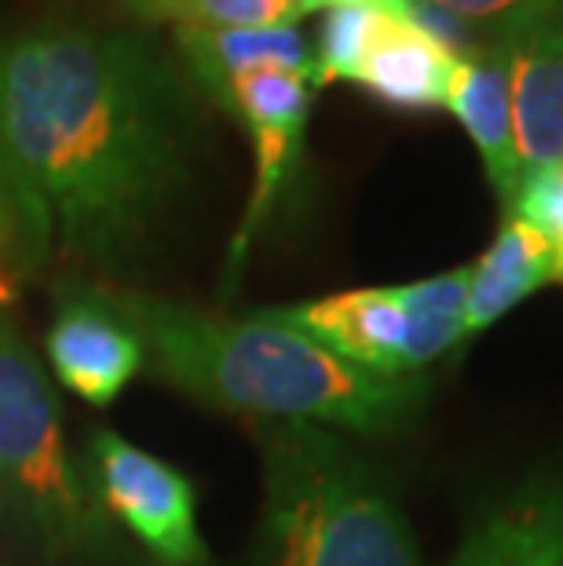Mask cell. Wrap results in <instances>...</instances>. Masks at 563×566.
Returning a JSON list of instances; mask_svg holds the SVG:
<instances>
[{"mask_svg":"<svg viewBox=\"0 0 563 566\" xmlns=\"http://www.w3.org/2000/svg\"><path fill=\"white\" fill-rule=\"evenodd\" d=\"M0 490L55 548L103 537V504L66 450L52 380L8 325L0 329Z\"/></svg>","mask_w":563,"mask_h":566,"instance_id":"obj_5","label":"cell"},{"mask_svg":"<svg viewBox=\"0 0 563 566\" xmlns=\"http://www.w3.org/2000/svg\"><path fill=\"white\" fill-rule=\"evenodd\" d=\"M176 48L195 81L209 92V99H220L234 77L260 74V70L311 77V44L296 27L176 30Z\"/></svg>","mask_w":563,"mask_h":566,"instance_id":"obj_13","label":"cell"},{"mask_svg":"<svg viewBox=\"0 0 563 566\" xmlns=\"http://www.w3.org/2000/svg\"><path fill=\"white\" fill-rule=\"evenodd\" d=\"M128 4H136V0H128Z\"/></svg>","mask_w":563,"mask_h":566,"instance_id":"obj_22","label":"cell"},{"mask_svg":"<svg viewBox=\"0 0 563 566\" xmlns=\"http://www.w3.org/2000/svg\"><path fill=\"white\" fill-rule=\"evenodd\" d=\"M453 566H563V479H534L483 512Z\"/></svg>","mask_w":563,"mask_h":566,"instance_id":"obj_11","label":"cell"},{"mask_svg":"<svg viewBox=\"0 0 563 566\" xmlns=\"http://www.w3.org/2000/svg\"><path fill=\"white\" fill-rule=\"evenodd\" d=\"M319 44L311 48V88H326L337 81H355L369 48L385 33L395 11H385L369 0H333L322 8Z\"/></svg>","mask_w":563,"mask_h":566,"instance_id":"obj_15","label":"cell"},{"mask_svg":"<svg viewBox=\"0 0 563 566\" xmlns=\"http://www.w3.org/2000/svg\"><path fill=\"white\" fill-rule=\"evenodd\" d=\"M11 256H15V205L0 176V307L19 296V274L11 268Z\"/></svg>","mask_w":563,"mask_h":566,"instance_id":"obj_19","label":"cell"},{"mask_svg":"<svg viewBox=\"0 0 563 566\" xmlns=\"http://www.w3.org/2000/svg\"><path fill=\"white\" fill-rule=\"evenodd\" d=\"M190 111L132 33L38 22L0 38V176L38 252L132 260L187 184Z\"/></svg>","mask_w":563,"mask_h":566,"instance_id":"obj_1","label":"cell"},{"mask_svg":"<svg viewBox=\"0 0 563 566\" xmlns=\"http://www.w3.org/2000/svg\"><path fill=\"white\" fill-rule=\"evenodd\" d=\"M450 70V52H442L432 38H425L410 19L392 15L385 33L369 48L355 84H363L377 103L392 106V111L421 114L439 111L447 103Z\"/></svg>","mask_w":563,"mask_h":566,"instance_id":"obj_14","label":"cell"},{"mask_svg":"<svg viewBox=\"0 0 563 566\" xmlns=\"http://www.w3.org/2000/svg\"><path fill=\"white\" fill-rule=\"evenodd\" d=\"M447 111L458 117L465 136L479 150L483 172L494 187L498 201L512 205L520 195L523 168L517 158V128H512V88H509V52H487L453 59L447 84Z\"/></svg>","mask_w":563,"mask_h":566,"instance_id":"obj_9","label":"cell"},{"mask_svg":"<svg viewBox=\"0 0 563 566\" xmlns=\"http://www.w3.org/2000/svg\"><path fill=\"white\" fill-rule=\"evenodd\" d=\"M311 77L285 74V70H260V74L234 77L220 95V106L238 117L253 143V195H249L246 216L231 238V256H227L223 293H231L242 271V260L260 227L268 223L274 205L293 187L296 168L304 154V132L311 114Z\"/></svg>","mask_w":563,"mask_h":566,"instance_id":"obj_6","label":"cell"},{"mask_svg":"<svg viewBox=\"0 0 563 566\" xmlns=\"http://www.w3.org/2000/svg\"><path fill=\"white\" fill-rule=\"evenodd\" d=\"M465 296L469 268H453L421 282L347 289L307 304L268 307L263 315L307 333L374 377L406 380L465 344Z\"/></svg>","mask_w":563,"mask_h":566,"instance_id":"obj_4","label":"cell"},{"mask_svg":"<svg viewBox=\"0 0 563 566\" xmlns=\"http://www.w3.org/2000/svg\"><path fill=\"white\" fill-rule=\"evenodd\" d=\"M92 464L103 512L117 515L150 548L154 559L165 566L209 563V548L195 520V486L184 472L117 431H95Z\"/></svg>","mask_w":563,"mask_h":566,"instance_id":"obj_7","label":"cell"},{"mask_svg":"<svg viewBox=\"0 0 563 566\" xmlns=\"http://www.w3.org/2000/svg\"><path fill=\"white\" fill-rule=\"evenodd\" d=\"M48 363L66 391L92 406H111L143 369L147 352L117 293L77 285L59 300L48 329Z\"/></svg>","mask_w":563,"mask_h":566,"instance_id":"obj_8","label":"cell"},{"mask_svg":"<svg viewBox=\"0 0 563 566\" xmlns=\"http://www.w3.org/2000/svg\"><path fill=\"white\" fill-rule=\"evenodd\" d=\"M509 216H520L545 238L553 252V282L563 285V165L526 176Z\"/></svg>","mask_w":563,"mask_h":566,"instance_id":"obj_18","label":"cell"},{"mask_svg":"<svg viewBox=\"0 0 563 566\" xmlns=\"http://www.w3.org/2000/svg\"><path fill=\"white\" fill-rule=\"evenodd\" d=\"M117 300L150 366L190 399L227 413L377 436L406 424L425 402L421 377H374L263 311L223 318L143 293Z\"/></svg>","mask_w":563,"mask_h":566,"instance_id":"obj_2","label":"cell"},{"mask_svg":"<svg viewBox=\"0 0 563 566\" xmlns=\"http://www.w3.org/2000/svg\"><path fill=\"white\" fill-rule=\"evenodd\" d=\"M465 22L487 48H509L534 30L563 22V0H432Z\"/></svg>","mask_w":563,"mask_h":566,"instance_id":"obj_17","label":"cell"},{"mask_svg":"<svg viewBox=\"0 0 563 566\" xmlns=\"http://www.w3.org/2000/svg\"><path fill=\"white\" fill-rule=\"evenodd\" d=\"M139 19L173 22L176 30H257L296 27L307 15V0H136Z\"/></svg>","mask_w":563,"mask_h":566,"instance_id":"obj_16","label":"cell"},{"mask_svg":"<svg viewBox=\"0 0 563 566\" xmlns=\"http://www.w3.org/2000/svg\"><path fill=\"white\" fill-rule=\"evenodd\" d=\"M307 4H311V11H315V8H326V4H333V0H307Z\"/></svg>","mask_w":563,"mask_h":566,"instance_id":"obj_21","label":"cell"},{"mask_svg":"<svg viewBox=\"0 0 563 566\" xmlns=\"http://www.w3.org/2000/svg\"><path fill=\"white\" fill-rule=\"evenodd\" d=\"M509 88L523 179L563 165V22L509 48Z\"/></svg>","mask_w":563,"mask_h":566,"instance_id":"obj_10","label":"cell"},{"mask_svg":"<svg viewBox=\"0 0 563 566\" xmlns=\"http://www.w3.org/2000/svg\"><path fill=\"white\" fill-rule=\"evenodd\" d=\"M257 566H421L403 509L347 442L319 424H268Z\"/></svg>","mask_w":563,"mask_h":566,"instance_id":"obj_3","label":"cell"},{"mask_svg":"<svg viewBox=\"0 0 563 566\" xmlns=\"http://www.w3.org/2000/svg\"><path fill=\"white\" fill-rule=\"evenodd\" d=\"M369 4L385 8V11H395V15H410V11L417 8V0H369Z\"/></svg>","mask_w":563,"mask_h":566,"instance_id":"obj_20","label":"cell"},{"mask_svg":"<svg viewBox=\"0 0 563 566\" xmlns=\"http://www.w3.org/2000/svg\"><path fill=\"white\" fill-rule=\"evenodd\" d=\"M553 282V252L549 242L520 216L498 227L494 242L469 268V296H465V344L487 333L526 296Z\"/></svg>","mask_w":563,"mask_h":566,"instance_id":"obj_12","label":"cell"}]
</instances>
